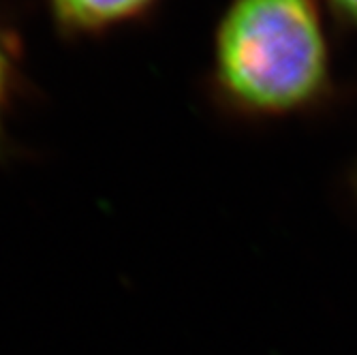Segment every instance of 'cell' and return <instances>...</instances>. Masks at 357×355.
<instances>
[{"instance_id": "cell-1", "label": "cell", "mask_w": 357, "mask_h": 355, "mask_svg": "<svg viewBox=\"0 0 357 355\" xmlns=\"http://www.w3.org/2000/svg\"><path fill=\"white\" fill-rule=\"evenodd\" d=\"M214 82L250 116H289L330 88V47L317 0H231L214 39Z\"/></svg>"}, {"instance_id": "cell-2", "label": "cell", "mask_w": 357, "mask_h": 355, "mask_svg": "<svg viewBox=\"0 0 357 355\" xmlns=\"http://www.w3.org/2000/svg\"><path fill=\"white\" fill-rule=\"evenodd\" d=\"M158 0H50L56 24L64 32L96 35L146 15Z\"/></svg>"}, {"instance_id": "cell-4", "label": "cell", "mask_w": 357, "mask_h": 355, "mask_svg": "<svg viewBox=\"0 0 357 355\" xmlns=\"http://www.w3.org/2000/svg\"><path fill=\"white\" fill-rule=\"evenodd\" d=\"M330 9L349 26H357V0H328Z\"/></svg>"}, {"instance_id": "cell-3", "label": "cell", "mask_w": 357, "mask_h": 355, "mask_svg": "<svg viewBox=\"0 0 357 355\" xmlns=\"http://www.w3.org/2000/svg\"><path fill=\"white\" fill-rule=\"evenodd\" d=\"M13 88V54L9 41L0 35V148H3L5 137V114L11 99Z\"/></svg>"}]
</instances>
